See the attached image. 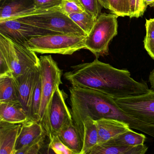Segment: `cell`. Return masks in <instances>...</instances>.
<instances>
[{"label":"cell","mask_w":154,"mask_h":154,"mask_svg":"<svg viewBox=\"0 0 154 154\" xmlns=\"http://www.w3.org/2000/svg\"><path fill=\"white\" fill-rule=\"evenodd\" d=\"M22 124L0 122V154H16V145Z\"/></svg>","instance_id":"cell-14"},{"label":"cell","mask_w":154,"mask_h":154,"mask_svg":"<svg viewBox=\"0 0 154 154\" xmlns=\"http://www.w3.org/2000/svg\"><path fill=\"white\" fill-rule=\"evenodd\" d=\"M29 119L28 112L20 101L0 102V122L22 124Z\"/></svg>","instance_id":"cell-16"},{"label":"cell","mask_w":154,"mask_h":154,"mask_svg":"<svg viewBox=\"0 0 154 154\" xmlns=\"http://www.w3.org/2000/svg\"><path fill=\"white\" fill-rule=\"evenodd\" d=\"M99 1L103 8L110 10L108 0H99Z\"/></svg>","instance_id":"cell-35"},{"label":"cell","mask_w":154,"mask_h":154,"mask_svg":"<svg viewBox=\"0 0 154 154\" xmlns=\"http://www.w3.org/2000/svg\"><path fill=\"white\" fill-rule=\"evenodd\" d=\"M126 113L145 123L154 126V90L137 95L115 99Z\"/></svg>","instance_id":"cell-9"},{"label":"cell","mask_w":154,"mask_h":154,"mask_svg":"<svg viewBox=\"0 0 154 154\" xmlns=\"http://www.w3.org/2000/svg\"><path fill=\"white\" fill-rule=\"evenodd\" d=\"M112 13L119 17L130 16L129 0H108Z\"/></svg>","instance_id":"cell-24"},{"label":"cell","mask_w":154,"mask_h":154,"mask_svg":"<svg viewBox=\"0 0 154 154\" xmlns=\"http://www.w3.org/2000/svg\"><path fill=\"white\" fill-rule=\"evenodd\" d=\"M48 149L57 154H74L72 151L63 144L59 138L57 134L49 138Z\"/></svg>","instance_id":"cell-25"},{"label":"cell","mask_w":154,"mask_h":154,"mask_svg":"<svg viewBox=\"0 0 154 154\" xmlns=\"http://www.w3.org/2000/svg\"><path fill=\"white\" fill-rule=\"evenodd\" d=\"M143 2L146 6L154 8V0H143Z\"/></svg>","instance_id":"cell-36"},{"label":"cell","mask_w":154,"mask_h":154,"mask_svg":"<svg viewBox=\"0 0 154 154\" xmlns=\"http://www.w3.org/2000/svg\"><path fill=\"white\" fill-rule=\"evenodd\" d=\"M13 19L57 33H72L87 35L61 10L59 6L47 9L35 10L26 16Z\"/></svg>","instance_id":"cell-4"},{"label":"cell","mask_w":154,"mask_h":154,"mask_svg":"<svg viewBox=\"0 0 154 154\" xmlns=\"http://www.w3.org/2000/svg\"><path fill=\"white\" fill-rule=\"evenodd\" d=\"M0 52L8 62L11 71L17 77L30 69L40 67V59L36 53L0 34Z\"/></svg>","instance_id":"cell-6"},{"label":"cell","mask_w":154,"mask_h":154,"mask_svg":"<svg viewBox=\"0 0 154 154\" xmlns=\"http://www.w3.org/2000/svg\"><path fill=\"white\" fill-rule=\"evenodd\" d=\"M149 82L150 83L151 88L154 90V69L150 72L149 76Z\"/></svg>","instance_id":"cell-34"},{"label":"cell","mask_w":154,"mask_h":154,"mask_svg":"<svg viewBox=\"0 0 154 154\" xmlns=\"http://www.w3.org/2000/svg\"><path fill=\"white\" fill-rule=\"evenodd\" d=\"M1 3L0 21L26 16L35 10L33 0H3Z\"/></svg>","instance_id":"cell-12"},{"label":"cell","mask_w":154,"mask_h":154,"mask_svg":"<svg viewBox=\"0 0 154 154\" xmlns=\"http://www.w3.org/2000/svg\"><path fill=\"white\" fill-rule=\"evenodd\" d=\"M36 10H45L59 6L62 0H33Z\"/></svg>","instance_id":"cell-30"},{"label":"cell","mask_w":154,"mask_h":154,"mask_svg":"<svg viewBox=\"0 0 154 154\" xmlns=\"http://www.w3.org/2000/svg\"><path fill=\"white\" fill-rule=\"evenodd\" d=\"M115 14L101 13L85 38V48L96 58L109 54V45L118 34V18Z\"/></svg>","instance_id":"cell-5"},{"label":"cell","mask_w":154,"mask_h":154,"mask_svg":"<svg viewBox=\"0 0 154 154\" xmlns=\"http://www.w3.org/2000/svg\"><path fill=\"white\" fill-rule=\"evenodd\" d=\"M148 147L144 144L136 146L97 145L89 154H144Z\"/></svg>","instance_id":"cell-18"},{"label":"cell","mask_w":154,"mask_h":154,"mask_svg":"<svg viewBox=\"0 0 154 154\" xmlns=\"http://www.w3.org/2000/svg\"><path fill=\"white\" fill-rule=\"evenodd\" d=\"M11 72L8 62L5 56L0 52V75Z\"/></svg>","instance_id":"cell-32"},{"label":"cell","mask_w":154,"mask_h":154,"mask_svg":"<svg viewBox=\"0 0 154 154\" xmlns=\"http://www.w3.org/2000/svg\"><path fill=\"white\" fill-rule=\"evenodd\" d=\"M61 141L74 154H81L83 142L73 120L67 122L57 133Z\"/></svg>","instance_id":"cell-17"},{"label":"cell","mask_w":154,"mask_h":154,"mask_svg":"<svg viewBox=\"0 0 154 154\" xmlns=\"http://www.w3.org/2000/svg\"><path fill=\"white\" fill-rule=\"evenodd\" d=\"M40 77V67L15 77L19 100L29 115L33 94Z\"/></svg>","instance_id":"cell-11"},{"label":"cell","mask_w":154,"mask_h":154,"mask_svg":"<svg viewBox=\"0 0 154 154\" xmlns=\"http://www.w3.org/2000/svg\"><path fill=\"white\" fill-rule=\"evenodd\" d=\"M59 6L61 10L67 16L85 11L78 0H62Z\"/></svg>","instance_id":"cell-26"},{"label":"cell","mask_w":154,"mask_h":154,"mask_svg":"<svg viewBox=\"0 0 154 154\" xmlns=\"http://www.w3.org/2000/svg\"><path fill=\"white\" fill-rule=\"evenodd\" d=\"M146 35L145 39L154 40V18L146 20Z\"/></svg>","instance_id":"cell-31"},{"label":"cell","mask_w":154,"mask_h":154,"mask_svg":"<svg viewBox=\"0 0 154 154\" xmlns=\"http://www.w3.org/2000/svg\"><path fill=\"white\" fill-rule=\"evenodd\" d=\"M146 140V137L145 135L135 132L131 128L129 130L103 144L122 146H136L144 144Z\"/></svg>","instance_id":"cell-21"},{"label":"cell","mask_w":154,"mask_h":154,"mask_svg":"<svg viewBox=\"0 0 154 154\" xmlns=\"http://www.w3.org/2000/svg\"><path fill=\"white\" fill-rule=\"evenodd\" d=\"M67 94L57 87L53 94L41 124L48 138L57 134L65 124L72 119L66 103Z\"/></svg>","instance_id":"cell-8"},{"label":"cell","mask_w":154,"mask_h":154,"mask_svg":"<svg viewBox=\"0 0 154 154\" xmlns=\"http://www.w3.org/2000/svg\"><path fill=\"white\" fill-rule=\"evenodd\" d=\"M46 136L45 132L35 141L17 151L16 154H38L44 145Z\"/></svg>","instance_id":"cell-28"},{"label":"cell","mask_w":154,"mask_h":154,"mask_svg":"<svg viewBox=\"0 0 154 154\" xmlns=\"http://www.w3.org/2000/svg\"><path fill=\"white\" fill-rule=\"evenodd\" d=\"M86 12L97 18L103 8L99 0H78Z\"/></svg>","instance_id":"cell-27"},{"label":"cell","mask_w":154,"mask_h":154,"mask_svg":"<svg viewBox=\"0 0 154 154\" xmlns=\"http://www.w3.org/2000/svg\"><path fill=\"white\" fill-rule=\"evenodd\" d=\"M46 131L40 122L29 119L22 123L16 145V153L39 138Z\"/></svg>","instance_id":"cell-15"},{"label":"cell","mask_w":154,"mask_h":154,"mask_svg":"<svg viewBox=\"0 0 154 154\" xmlns=\"http://www.w3.org/2000/svg\"><path fill=\"white\" fill-rule=\"evenodd\" d=\"M0 34L25 45L32 38L57 33L30 26L17 20L8 19L0 21Z\"/></svg>","instance_id":"cell-10"},{"label":"cell","mask_w":154,"mask_h":154,"mask_svg":"<svg viewBox=\"0 0 154 154\" xmlns=\"http://www.w3.org/2000/svg\"><path fill=\"white\" fill-rule=\"evenodd\" d=\"M144 44L146 51L150 57L154 60V40L144 39Z\"/></svg>","instance_id":"cell-33"},{"label":"cell","mask_w":154,"mask_h":154,"mask_svg":"<svg viewBox=\"0 0 154 154\" xmlns=\"http://www.w3.org/2000/svg\"><path fill=\"white\" fill-rule=\"evenodd\" d=\"M41 98H42V87H41V81L40 75V77L38 79L33 94L31 108H30V112H29V119L39 121V113Z\"/></svg>","instance_id":"cell-23"},{"label":"cell","mask_w":154,"mask_h":154,"mask_svg":"<svg viewBox=\"0 0 154 154\" xmlns=\"http://www.w3.org/2000/svg\"><path fill=\"white\" fill-rule=\"evenodd\" d=\"M39 59L42 98L39 121L42 123L54 93L57 88L63 84V71L59 68L52 56H41Z\"/></svg>","instance_id":"cell-7"},{"label":"cell","mask_w":154,"mask_h":154,"mask_svg":"<svg viewBox=\"0 0 154 154\" xmlns=\"http://www.w3.org/2000/svg\"><path fill=\"white\" fill-rule=\"evenodd\" d=\"M95 122L99 137L98 145L106 143L131 129L128 123L118 120L102 119Z\"/></svg>","instance_id":"cell-13"},{"label":"cell","mask_w":154,"mask_h":154,"mask_svg":"<svg viewBox=\"0 0 154 154\" xmlns=\"http://www.w3.org/2000/svg\"><path fill=\"white\" fill-rule=\"evenodd\" d=\"M68 17L87 35L90 33L97 19L86 11L72 13Z\"/></svg>","instance_id":"cell-22"},{"label":"cell","mask_w":154,"mask_h":154,"mask_svg":"<svg viewBox=\"0 0 154 154\" xmlns=\"http://www.w3.org/2000/svg\"><path fill=\"white\" fill-rule=\"evenodd\" d=\"M84 135L81 154H89L98 143V132L95 120L87 117L83 122Z\"/></svg>","instance_id":"cell-20"},{"label":"cell","mask_w":154,"mask_h":154,"mask_svg":"<svg viewBox=\"0 0 154 154\" xmlns=\"http://www.w3.org/2000/svg\"><path fill=\"white\" fill-rule=\"evenodd\" d=\"M69 91L72 118L82 141L83 122L87 117L95 121L102 119L118 120L128 123L131 128L154 138V126L126 113L110 96L96 90L72 86L69 88Z\"/></svg>","instance_id":"cell-2"},{"label":"cell","mask_w":154,"mask_h":154,"mask_svg":"<svg viewBox=\"0 0 154 154\" xmlns=\"http://www.w3.org/2000/svg\"><path fill=\"white\" fill-rule=\"evenodd\" d=\"M2 1H3V0H0V1L1 2Z\"/></svg>","instance_id":"cell-37"},{"label":"cell","mask_w":154,"mask_h":154,"mask_svg":"<svg viewBox=\"0 0 154 154\" xmlns=\"http://www.w3.org/2000/svg\"><path fill=\"white\" fill-rule=\"evenodd\" d=\"M86 36L72 33L48 34L32 38L25 45L38 54L72 55L85 48Z\"/></svg>","instance_id":"cell-3"},{"label":"cell","mask_w":154,"mask_h":154,"mask_svg":"<svg viewBox=\"0 0 154 154\" xmlns=\"http://www.w3.org/2000/svg\"><path fill=\"white\" fill-rule=\"evenodd\" d=\"M20 101L15 77L11 72L0 75V102Z\"/></svg>","instance_id":"cell-19"},{"label":"cell","mask_w":154,"mask_h":154,"mask_svg":"<svg viewBox=\"0 0 154 154\" xmlns=\"http://www.w3.org/2000/svg\"><path fill=\"white\" fill-rule=\"evenodd\" d=\"M130 6V18H138L143 16L147 6L143 0H129Z\"/></svg>","instance_id":"cell-29"},{"label":"cell","mask_w":154,"mask_h":154,"mask_svg":"<svg viewBox=\"0 0 154 154\" xmlns=\"http://www.w3.org/2000/svg\"><path fill=\"white\" fill-rule=\"evenodd\" d=\"M72 68L64 74L72 86L99 91L114 99L139 95L149 90L146 82L136 81L128 70L115 68L97 58Z\"/></svg>","instance_id":"cell-1"}]
</instances>
